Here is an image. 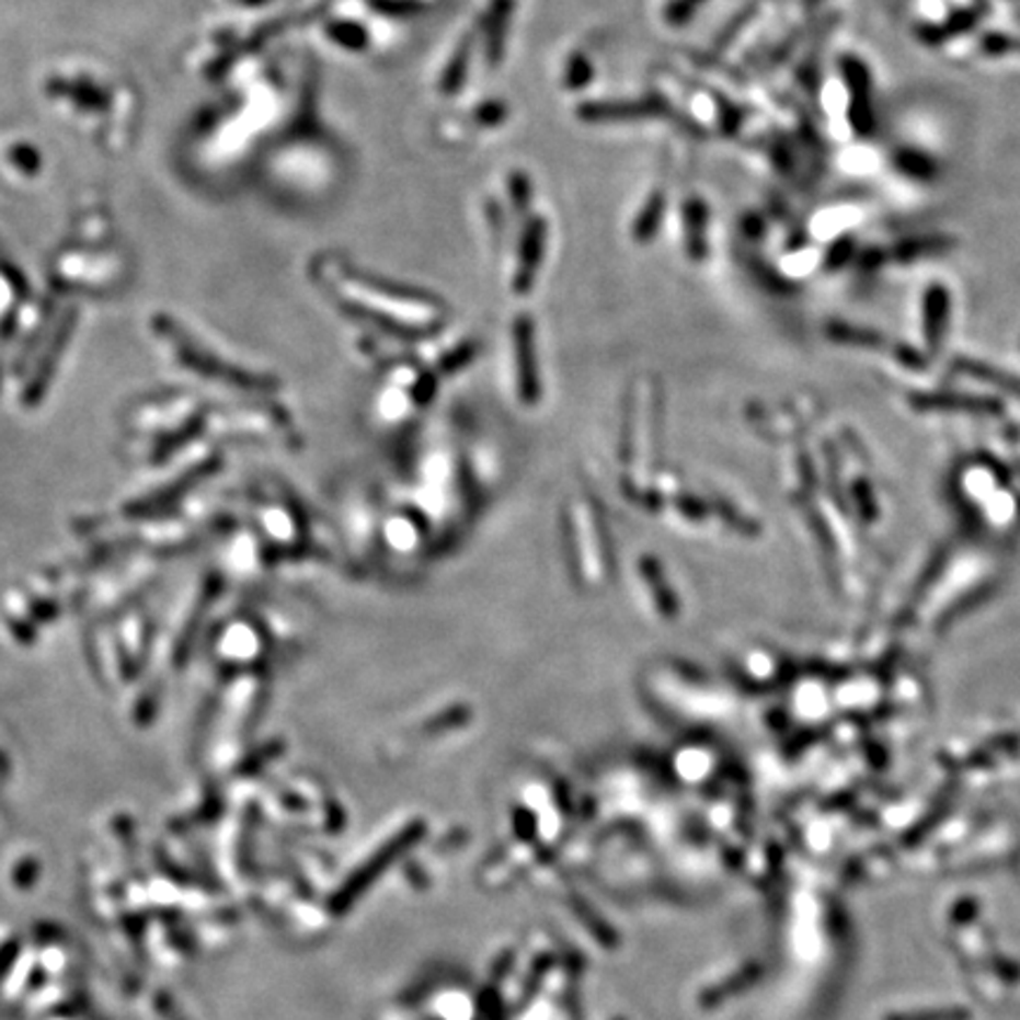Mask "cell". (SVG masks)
<instances>
[{
  "label": "cell",
  "instance_id": "obj_4",
  "mask_svg": "<svg viewBox=\"0 0 1020 1020\" xmlns=\"http://www.w3.org/2000/svg\"><path fill=\"white\" fill-rule=\"evenodd\" d=\"M983 14H985L983 5L962 8V10L952 12L950 18L942 24H926V26L917 28V38L921 43H926V45H940V43H945V41H950V38H954L959 34L971 32V28L983 20Z\"/></svg>",
  "mask_w": 1020,
  "mask_h": 1020
},
{
  "label": "cell",
  "instance_id": "obj_3",
  "mask_svg": "<svg viewBox=\"0 0 1020 1020\" xmlns=\"http://www.w3.org/2000/svg\"><path fill=\"white\" fill-rule=\"evenodd\" d=\"M841 73L850 93L848 102V121L852 130L860 137L872 135L874 130V112H872V76L867 65L856 55L841 57Z\"/></svg>",
  "mask_w": 1020,
  "mask_h": 1020
},
{
  "label": "cell",
  "instance_id": "obj_9",
  "mask_svg": "<svg viewBox=\"0 0 1020 1020\" xmlns=\"http://www.w3.org/2000/svg\"><path fill=\"white\" fill-rule=\"evenodd\" d=\"M662 216H664V196L654 194L650 199V204L643 208L641 218L635 220V237L638 239H650L654 234V230H657Z\"/></svg>",
  "mask_w": 1020,
  "mask_h": 1020
},
{
  "label": "cell",
  "instance_id": "obj_14",
  "mask_svg": "<svg viewBox=\"0 0 1020 1020\" xmlns=\"http://www.w3.org/2000/svg\"><path fill=\"white\" fill-rule=\"evenodd\" d=\"M685 3H690V5H697V3H702V0H685Z\"/></svg>",
  "mask_w": 1020,
  "mask_h": 1020
},
{
  "label": "cell",
  "instance_id": "obj_8",
  "mask_svg": "<svg viewBox=\"0 0 1020 1020\" xmlns=\"http://www.w3.org/2000/svg\"><path fill=\"white\" fill-rule=\"evenodd\" d=\"M584 118L603 121V118H643L660 112L657 104L650 102H627V104H588L582 110Z\"/></svg>",
  "mask_w": 1020,
  "mask_h": 1020
},
{
  "label": "cell",
  "instance_id": "obj_11",
  "mask_svg": "<svg viewBox=\"0 0 1020 1020\" xmlns=\"http://www.w3.org/2000/svg\"><path fill=\"white\" fill-rule=\"evenodd\" d=\"M950 239L948 237H926V239H912L905 241L901 247V255L905 257H915L919 253H938L950 249Z\"/></svg>",
  "mask_w": 1020,
  "mask_h": 1020
},
{
  "label": "cell",
  "instance_id": "obj_1",
  "mask_svg": "<svg viewBox=\"0 0 1020 1020\" xmlns=\"http://www.w3.org/2000/svg\"><path fill=\"white\" fill-rule=\"evenodd\" d=\"M343 284L347 306L388 329L421 333L437 329L439 319H443V312L431 298H421L414 291H402V288H390L383 282L367 277V274H347Z\"/></svg>",
  "mask_w": 1020,
  "mask_h": 1020
},
{
  "label": "cell",
  "instance_id": "obj_12",
  "mask_svg": "<svg viewBox=\"0 0 1020 1020\" xmlns=\"http://www.w3.org/2000/svg\"><path fill=\"white\" fill-rule=\"evenodd\" d=\"M466 67H468V43H463L459 53H456V57L451 59V65L447 67L445 71V81H443V90H447V93H451V90H456L461 85V81L466 79Z\"/></svg>",
  "mask_w": 1020,
  "mask_h": 1020
},
{
  "label": "cell",
  "instance_id": "obj_10",
  "mask_svg": "<svg viewBox=\"0 0 1020 1020\" xmlns=\"http://www.w3.org/2000/svg\"><path fill=\"white\" fill-rule=\"evenodd\" d=\"M981 50L987 57H1001L1007 53H1020V38L1009 34H985L981 41Z\"/></svg>",
  "mask_w": 1020,
  "mask_h": 1020
},
{
  "label": "cell",
  "instance_id": "obj_13",
  "mask_svg": "<svg viewBox=\"0 0 1020 1020\" xmlns=\"http://www.w3.org/2000/svg\"><path fill=\"white\" fill-rule=\"evenodd\" d=\"M852 243H856V241H852V237H841L839 241H836L832 247V251H829V263L839 265V263L846 261V257H850L852 255Z\"/></svg>",
  "mask_w": 1020,
  "mask_h": 1020
},
{
  "label": "cell",
  "instance_id": "obj_7",
  "mask_svg": "<svg viewBox=\"0 0 1020 1020\" xmlns=\"http://www.w3.org/2000/svg\"><path fill=\"white\" fill-rule=\"evenodd\" d=\"M685 225H688V251L692 257L707 253V206L702 199H690L685 206Z\"/></svg>",
  "mask_w": 1020,
  "mask_h": 1020
},
{
  "label": "cell",
  "instance_id": "obj_6",
  "mask_svg": "<svg viewBox=\"0 0 1020 1020\" xmlns=\"http://www.w3.org/2000/svg\"><path fill=\"white\" fill-rule=\"evenodd\" d=\"M893 165H895V171H901L903 175L919 180V182H933L940 175L938 163L931 157L924 154V151L907 149V147L895 151Z\"/></svg>",
  "mask_w": 1020,
  "mask_h": 1020
},
{
  "label": "cell",
  "instance_id": "obj_2",
  "mask_svg": "<svg viewBox=\"0 0 1020 1020\" xmlns=\"http://www.w3.org/2000/svg\"><path fill=\"white\" fill-rule=\"evenodd\" d=\"M513 388L515 400L523 406L539 402V374L535 353V326L531 319L520 317L513 331Z\"/></svg>",
  "mask_w": 1020,
  "mask_h": 1020
},
{
  "label": "cell",
  "instance_id": "obj_5",
  "mask_svg": "<svg viewBox=\"0 0 1020 1020\" xmlns=\"http://www.w3.org/2000/svg\"><path fill=\"white\" fill-rule=\"evenodd\" d=\"M543 234H546V227L541 220H535L531 225H527V232H525V239H523V247H520V265H517V272H515V288H517V294H525L531 288V282H535V274L539 270V263H541V253H543Z\"/></svg>",
  "mask_w": 1020,
  "mask_h": 1020
}]
</instances>
